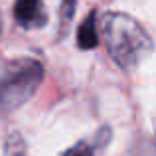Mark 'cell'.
<instances>
[{"label":"cell","instance_id":"1","mask_svg":"<svg viewBox=\"0 0 156 156\" xmlns=\"http://www.w3.org/2000/svg\"><path fill=\"white\" fill-rule=\"evenodd\" d=\"M101 30L111 59L122 71L136 69L154 50L150 34L142 28V24L125 12H107Z\"/></svg>","mask_w":156,"mask_h":156},{"label":"cell","instance_id":"2","mask_svg":"<svg viewBox=\"0 0 156 156\" xmlns=\"http://www.w3.org/2000/svg\"><path fill=\"white\" fill-rule=\"evenodd\" d=\"M44 81V65L32 57L0 63V119L12 115L36 95Z\"/></svg>","mask_w":156,"mask_h":156},{"label":"cell","instance_id":"3","mask_svg":"<svg viewBox=\"0 0 156 156\" xmlns=\"http://www.w3.org/2000/svg\"><path fill=\"white\" fill-rule=\"evenodd\" d=\"M14 20L24 30H40L48 24V12L44 0H16Z\"/></svg>","mask_w":156,"mask_h":156},{"label":"cell","instance_id":"4","mask_svg":"<svg viewBox=\"0 0 156 156\" xmlns=\"http://www.w3.org/2000/svg\"><path fill=\"white\" fill-rule=\"evenodd\" d=\"M77 46L81 50H95L99 46V30H97V12L91 10L87 18L77 28Z\"/></svg>","mask_w":156,"mask_h":156},{"label":"cell","instance_id":"5","mask_svg":"<svg viewBox=\"0 0 156 156\" xmlns=\"http://www.w3.org/2000/svg\"><path fill=\"white\" fill-rule=\"evenodd\" d=\"M75 8H77V0H63L61 2V8H59V30H61V36L67 32L69 24L73 20V14H75Z\"/></svg>","mask_w":156,"mask_h":156},{"label":"cell","instance_id":"6","mask_svg":"<svg viewBox=\"0 0 156 156\" xmlns=\"http://www.w3.org/2000/svg\"><path fill=\"white\" fill-rule=\"evenodd\" d=\"M4 154L6 156H24L26 154V144H24V138L18 133H10L6 138V144H4Z\"/></svg>","mask_w":156,"mask_h":156},{"label":"cell","instance_id":"7","mask_svg":"<svg viewBox=\"0 0 156 156\" xmlns=\"http://www.w3.org/2000/svg\"><path fill=\"white\" fill-rule=\"evenodd\" d=\"M61 156H95V150H93V144L81 140L77 144H73L71 148H67Z\"/></svg>","mask_w":156,"mask_h":156},{"label":"cell","instance_id":"8","mask_svg":"<svg viewBox=\"0 0 156 156\" xmlns=\"http://www.w3.org/2000/svg\"><path fill=\"white\" fill-rule=\"evenodd\" d=\"M0 34H2V14H0Z\"/></svg>","mask_w":156,"mask_h":156}]
</instances>
